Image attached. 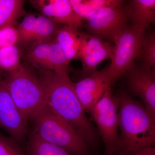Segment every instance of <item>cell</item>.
Segmentation results:
<instances>
[{
    "label": "cell",
    "mask_w": 155,
    "mask_h": 155,
    "mask_svg": "<svg viewBox=\"0 0 155 155\" xmlns=\"http://www.w3.org/2000/svg\"><path fill=\"white\" fill-rule=\"evenodd\" d=\"M22 49L19 45L0 49V69L9 72L16 69L21 64Z\"/></svg>",
    "instance_id": "obj_20"
},
{
    "label": "cell",
    "mask_w": 155,
    "mask_h": 155,
    "mask_svg": "<svg viewBox=\"0 0 155 155\" xmlns=\"http://www.w3.org/2000/svg\"><path fill=\"white\" fill-rule=\"evenodd\" d=\"M133 155H155V148L154 147L145 148Z\"/></svg>",
    "instance_id": "obj_24"
},
{
    "label": "cell",
    "mask_w": 155,
    "mask_h": 155,
    "mask_svg": "<svg viewBox=\"0 0 155 155\" xmlns=\"http://www.w3.org/2000/svg\"><path fill=\"white\" fill-rule=\"evenodd\" d=\"M74 12L82 19H87L99 9L122 5L121 0H69Z\"/></svg>",
    "instance_id": "obj_17"
},
{
    "label": "cell",
    "mask_w": 155,
    "mask_h": 155,
    "mask_svg": "<svg viewBox=\"0 0 155 155\" xmlns=\"http://www.w3.org/2000/svg\"><path fill=\"white\" fill-rule=\"evenodd\" d=\"M124 9L127 19L134 25L145 30L155 22V0L130 1Z\"/></svg>",
    "instance_id": "obj_15"
},
{
    "label": "cell",
    "mask_w": 155,
    "mask_h": 155,
    "mask_svg": "<svg viewBox=\"0 0 155 155\" xmlns=\"http://www.w3.org/2000/svg\"><path fill=\"white\" fill-rule=\"evenodd\" d=\"M107 67L73 83L75 93L84 112L90 110L105 92L111 88L108 80Z\"/></svg>",
    "instance_id": "obj_13"
},
{
    "label": "cell",
    "mask_w": 155,
    "mask_h": 155,
    "mask_svg": "<svg viewBox=\"0 0 155 155\" xmlns=\"http://www.w3.org/2000/svg\"><path fill=\"white\" fill-rule=\"evenodd\" d=\"M26 155H72L67 151L45 141L33 131L28 136Z\"/></svg>",
    "instance_id": "obj_18"
},
{
    "label": "cell",
    "mask_w": 155,
    "mask_h": 155,
    "mask_svg": "<svg viewBox=\"0 0 155 155\" xmlns=\"http://www.w3.org/2000/svg\"><path fill=\"white\" fill-rule=\"evenodd\" d=\"M140 57L144 62L150 67L155 69V34L150 32L144 35L142 40Z\"/></svg>",
    "instance_id": "obj_21"
},
{
    "label": "cell",
    "mask_w": 155,
    "mask_h": 155,
    "mask_svg": "<svg viewBox=\"0 0 155 155\" xmlns=\"http://www.w3.org/2000/svg\"><path fill=\"white\" fill-rule=\"evenodd\" d=\"M46 97L47 104L67 122L90 146L96 143L97 136L78 98L68 75L50 71H38Z\"/></svg>",
    "instance_id": "obj_1"
},
{
    "label": "cell",
    "mask_w": 155,
    "mask_h": 155,
    "mask_svg": "<svg viewBox=\"0 0 155 155\" xmlns=\"http://www.w3.org/2000/svg\"><path fill=\"white\" fill-rule=\"evenodd\" d=\"M28 122L12 99L0 71V128L21 143L28 135Z\"/></svg>",
    "instance_id": "obj_9"
},
{
    "label": "cell",
    "mask_w": 155,
    "mask_h": 155,
    "mask_svg": "<svg viewBox=\"0 0 155 155\" xmlns=\"http://www.w3.org/2000/svg\"><path fill=\"white\" fill-rule=\"evenodd\" d=\"M4 82L12 99L28 121L45 105L46 97L35 69L25 62L14 70L2 72Z\"/></svg>",
    "instance_id": "obj_3"
},
{
    "label": "cell",
    "mask_w": 155,
    "mask_h": 155,
    "mask_svg": "<svg viewBox=\"0 0 155 155\" xmlns=\"http://www.w3.org/2000/svg\"><path fill=\"white\" fill-rule=\"evenodd\" d=\"M19 41V34L14 25L0 29V49L17 45Z\"/></svg>",
    "instance_id": "obj_23"
},
{
    "label": "cell",
    "mask_w": 155,
    "mask_h": 155,
    "mask_svg": "<svg viewBox=\"0 0 155 155\" xmlns=\"http://www.w3.org/2000/svg\"><path fill=\"white\" fill-rule=\"evenodd\" d=\"M58 28V24L41 14L27 15L17 28L19 36L18 44L23 50L33 44L51 40Z\"/></svg>",
    "instance_id": "obj_11"
},
{
    "label": "cell",
    "mask_w": 155,
    "mask_h": 155,
    "mask_svg": "<svg viewBox=\"0 0 155 155\" xmlns=\"http://www.w3.org/2000/svg\"><path fill=\"white\" fill-rule=\"evenodd\" d=\"M144 29L132 25L127 26L115 41L114 55L107 67L108 81L110 86L125 75L139 57Z\"/></svg>",
    "instance_id": "obj_6"
},
{
    "label": "cell",
    "mask_w": 155,
    "mask_h": 155,
    "mask_svg": "<svg viewBox=\"0 0 155 155\" xmlns=\"http://www.w3.org/2000/svg\"><path fill=\"white\" fill-rule=\"evenodd\" d=\"M78 28L65 25L58 28L54 36V38L63 50L69 63L72 60L79 59L82 33L78 31Z\"/></svg>",
    "instance_id": "obj_16"
},
{
    "label": "cell",
    "mask_w": 155,
    "mask_h": 155,
    "mask_svg": "<svg viewBox=\"0 0 155 155\" xmlns=\"http://www.w3.org/2000/svg\"><path fill=\"white\" fill-rule=\"evenodd\" d=\"M114 51V46L101 38L82 33L79 59L82 63V72L84 77L96 72L97 67L103 61L111 60Z\"/></svg>",
    "instance_id": "obj_12"
},
{
    "label": "cell",
    "mask_w": 155,
    "mask_h": 155,
    "mask_svg": "<svg viewBox=\"0 0 155 155\" xmlns=\"http://www.w3.org/2000/svg\"><path fill=\"white\" fill-rule=\"evenodd\" d=\"M19 143L11 137L0 134V155H26Z\"/></svg>",
    "instance_id": "obj_22"
},
{
    "label": "cell",
    "mask_w": 155,
    "mask_h": 155,
    "mask_svg": "<svg viewBox=\"0 0 155 155\" xmlns=\"http://www.w3.org/2000/svg\"><path fill=\"white\" fill-rule=\"evenodd\" d=\"M125 75L130 93L142 100L145 108L155 119V69L144 63L133 64Z\"/></svg>",
    "instance_id": "obj_10"
},
{
    "label": "cell",
    "mask_w": 155,
    "mask_h": 155,
    "mask_svg": "<svg viewBox=\"0 0 155 155\" xmlns=\"http://www.w3.org/2000/svg\"><path fill=\"white\" fill-rule=\"evenodd\" d=\"M29 2L41 15L57 24L78 28L82 25L83 19L74 12L69 0H34Z\"/></svg>",
    "instance_id": "obj_14"
},
{
    "label": "cell",
    "mask_w": 155,
    "mask_h": 155,
    "mask_svg": "<svg viewBox=\"0 0 155 155\" xmlns=\"http://www.w3.org/2000/svg\"><path fill=\"white\" fill-rule=\"evenodd\" d=\"M119 107V97L113 95L110 88L88 112L98 127L104 143L106 155H115L122 150L117 131Z\"/></svg>",
    "instance_id": "obj_5"
},
{
    "label": "cell",
    "mask_w": 155,
    "mask_h": 155,
    "mask_svg": "<svg viewBox=\"0 0 155 155\" xmlns=\"http://www.w3.org/2000/svg\"><path fill=\"white\" fill-rule=\"evenodd\" d=\"M22 58L25 63L38 71H52L68 75L69 63L61 46L54 38L25 48L22 51Z\"/></svg>",
    "instance_id": "obj_7"
},
{
    "label": "cell",
    "mask_w": 155,
    "mask_h": 155,
    "mask_svg": "<svg viewBox=\"0 0 155 155\" xmlns=\"http://www.w3.org/2000/svg\"><path fill=\"white\" fill-rule=\"evenodd\" d=\"M115 155H120V154H119V153H117V154H116Z\"/></svg>",
    "instance_id": "obj_25"
},
{
    "label": "cell",
    "mask_w": 155,
    "mask_h": 155,
    "mask_svg": "<svg viewBox=\"0 0 155 155\" xmlns=\"http://www.w3.org/2000/svg\"><path fill=\"white\" fill-rule=\"evenodd\" d=\"M24 3L22 0H0V29L14 25L23 13Z\"/></svg>",
    "instance_id": "obj_19"
},
{
    "label": "cell",
    "mask_w": 155,
    "mask_h": 155,
    "mask_svg": "<svg viewBox=\"0 0 155 155\" xmlns=\"http://www.w3.org/2000/svg\"><path fill=\"white\" fill-rule=\"evenodd\" d=\"M119 127L121 130L122 155H133L140 150L154 147L155 119L142 104L125 93L119 96Z\"/></svg>",
    "instance_id": "obj_2"
},
{
    "label": "cell",
    "mask_w": 155,
    "mask_h": 155,
    "mask_svg": "<svg viewBox=\"0 0 155 155\" xmlns=\"http://www.w3.org/2000/svg\"><path fill=\"white\" fill-rule=\"evenodd\" d=\"M32 130L45 141L67 151L72 155H88V146L67 122L57 116L47 104L33 116Z\"/></svg>",
    "instance_id": "obj_4"
},
{
    "label": "cell",
    "mask_w": 155,
    "mask_h": 155,
    "mask_svg": "<svg viewBox=\"0 0 155 155\" xmlns=\"http://www.w3.org/2000/svg\"><path fill=\"white\" fill-rule=\"evenodd\" d=\"M87 20L88 30L94 36L115 42L127 27L128 19L122 5L99 9Z\"/></svg>",
    "instance_id": "obj_8"
}]
</instances>
